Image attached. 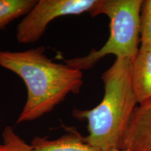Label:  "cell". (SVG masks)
Returning a JSON list of instances; mask_svg holds the SVG:
<instances>
[{"label": "cell", "mask_w": 151, "mask_h": 151, "mask_svg": "<svg viewBox=\"0 0 151 151\" xmlns=\"http://www.w3.org/2000/svg\"><path fill=\"white\" fill-rule=\"evenodd\" d=\"M43 46L24 51L0 50V67L23 81L27 99L16 123L33 121L52 111L69 94H78L83 85L82 71L55 62Z\"/></svg>", "instance_id": "6da1fadb"}, {"label": "cell", "mask_w": 151, "mask_h": 151, "mask_svg": "<svg viewBox=\"0 0 151 151\" xmlns=\"http://www.w3.org/2000/svg\"><path fill=\"white\" fill-rule=\"evenodd\" d=\"M131 60L116 58L101 76L104 94L97 106L89 110L74 109L72 116L87 120L85 139L101 151L119 148L134 111L139 104L132 83Z\"/></svg>", "instance_id": "7a4b0ae2"}, {"label": "cell", "mask_w": 151, "mask_h": 151, "mask_svg": "<svg viewBox=\"0 0 151 151\" xmlns=\"http://www.w3.org/2000/svg\"><path fill=\"white\" fill-rule=\"evenodd\" d=\"M142 0H98L90 16L104 14L110 19V35L99 50L92 49L87 55L65 60L69 67L88 70L104 57L132 59L139 50L140 14Z\"/></svg>", "instance_id": "3957f363"}, {"label": "cell", "mask_w": 151, "mask_h": 151, "mask_svg": "<svg viewBox=\"0 0 151 151\" xmlns=\"http://www.w3.org/2000/svg\"><path fill=\"white\" fill-rule=\"evenodd\" d=\"M98 0H39L18 24L16 39L19 43L37 42L55 18L88 13L90 15Z\"/></svg>", "instance_id": "277c9868"}, {"label": "cell", "mask_w": 151, "mask_h": 151, "mask_svg": "<svg viewBox=\"0 0 151 151\" xmlns=\"http://www.w3.org/2000/svg\"><path fill=\"white\" fill-rule=\"evenodd\" d=\"M119 149L151 151V100L141 104L135 109Z\"/></svg>", "instance_id": "5b68a950"}, {"label": "cell", "mask_w": 151, "mask_h": 151, "mask_svg": "<svg viewBox=\"0 0 151 151\" xmlns=\"http://www.w3.org/2000/svg\"><path fill=\"white\" fill-rule=\"evenodd\" d=\"M132 87L139 104L151 100V47L139 48L131 60Z\"/></svg>", "instance_id": "8992f818"}, {"label": "cell", "mask_w": 151, "mask_h": 151, "mask_svg": "<svg viewBox=\"0 0 151 151\" xmlns=\"http://www.w3.org/2000/svg\"><path fill=\"white\" fill-rule=\"evenodd\" d=\"M67 133L59 138H34L31 144L33 151H101L88 143L75 128L66 127Z\"/></svg>", "instance_id": "52a82bcc"}, {"label": "cell", "mask_w": 151, "mask_h": 151, "mask_svg": "<svg viewBox=\"0 0 151 151\" xmlns=\"http://www.w3.org/2000/svg\"><path fill=\"white\" fill-rule=\"evenodd\" d=\"M37 2V0H0V30L16 19L25 16Z\"/></svg>", "instance_id": "ba28073f"}, {"label": "cell", "mask_w": 151, "mask_h": 151, "mask_svg": "<svg viewBox=\"0 0 151 151\" xmlns=\"http://www.w3.org/2000/svg\"><path fill=\"white\" fill-rule=\"evenodd\" d=\"M2 142L0 143V151H33L31 144L26 143L18 136L11 126L4 129Z\"/></svg>", "instance_id": "9c48e42d"}, {"label": "cell", "mask_w": 151, "mask_h": 151, "mask_svg": "<svg viewBox=\"0 0 151 151\" xmlns=\"http://www.w3.org/2000/svg\"><path fill=\"white\" fill-rule=\"evenodd\" d=\"M140 49L151 47V0L143 1L140 14Z\"/></svg>", "instance_id": "30bf717a"}, {"label": "cell", "mask_w": 151, "mask_h": 151, "mask_svg": "<svg viewBox=\"0 0 151 151\" xmlns=\"http://www.w3.org/2000/svg\"><path fill=\"white\" fill-rule=\"evenodd\" d=\"M110 151H128V150H121V149L119 148H113L112 150Z\"/></svg>", "instance_id": "8fae6325"}, {"label": "cell", "mask_w": 151, "mask_h": 151, "mask_svg": "<svg viewBox=\"0 0 151 151\" xmlns=\"http://www.w3.org/2000/svg\"><path fill=\"white\" fill-rule=\"evenodd\" d=\"M0 120H1V117H0Z\"/></svg>", "instance_id": "7c38bea8"}]
</instances>
